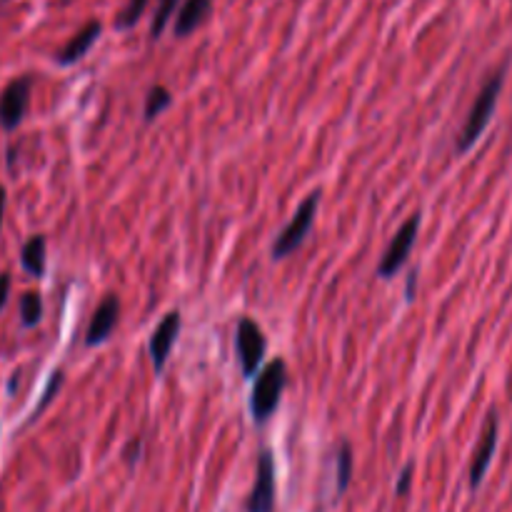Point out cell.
<instances>
[{
  "mask_svg": "<svg viewBox=\"0 0 512 512\" xmlns=\"http://www.w3.org/2000/svg\"><path fill=\"white\" fill-rule=\"evenodd\" d=\"M503 85H505V68H500L498 73L490 75L488 83L480 88L478 98H475L473 108H470L468 113V120H465L463 130L458 133V143H455L458 153H468V150L478 143L480 135L485 133V128H488L490 120H493L495 108H498V98L500 93H503Z\"/></svg>",
  "mask_w": 512,
  "mask_h": 512,
  "instance_id": "obj_1",
  "label": "cell"
},
{
  "mask_svg": "<svg viewBox=\"0 0 512 512\" xmlns=\"http://www.w3.org/2000/svg\"><path fill=\"white\" fill-rule=\"evenodd\" d=\"M285 385H288V368L283 360H273L260 370L253 385V395H250V413H253L255 423H265L275 413Z\"/></svg>",
  "mask_w": 512,
  "mask_h": 512,
  "instance_id": "obj_2",
  "label": "cell"
},
{
  "mask_svg": "<svg viewBox=\"0 0 512 512\" xmlns=\"http://www.w3.org/2000/svg\"><path fill=\"white\" fill-rule=\"evenodd\" d=\"M318 208H320V190H315V193H310L308 198L298 205L293 220H290V223L280 230L278 238H275L273 243L275 260L288 258V255H293L295 250L305 243V238H308L310 228H313L315 223V215H318Z\"/></svg>",
  "mask_w": 512,
  "mask_h": 512,
  "instance_id": "obj_3",
  "label": "cell"
},
{
  "mask_svg": "<svg viewBox=\"0 0 512 512\" xmlns=\"http://www.w3.org/2000/svg\"><path fill=\"white\" fill-rule=\"evenodd\" d=\"M235 345H238L240 368H243L245 378L258 375L260 365L265 360V350H268V343H265V335L260 330V325L250 318L240 320L238 330H235Z\"/></svg>",
  "mask_w": 512,
  "mask_h": 512,
  "instance_id": "obj_4",
  "label": "cell"
},
{
  "mask_svg": "<svg viewBox=\"0 0 512 512\" xmlns=\"http://www.w3.org/2000/svg\"><path fill=\"white\" fill-rule=\"evenodd\" d=\"M418 230H420V213H415V215H410L403 225H400V230L395 233V238L390 240L388 250H385L383 260H380V265H378L380 278L390 280L393 275H398V270L403 268L405 260H408V255H410V250H413L415 240H418Z\"/></svg>",
  "mask_w": 512,
  "mask_h": 512,
  "instance_id": "obj_5",
  "label": "cell"
},
{
  "mask_svg": "<svg viewBox=\"0 0 512 512\" xmlns=\"http://www.w3.org/2000/svg\"><path fill=\"white\" fill-rule=\"evenodd\" d=\"M30 88H33V80L23 75L5 85V90L0 93V125L5 130H15L23 123L25 113H28Z\"/></svg>",
  "mask_w": 512,
  "mask_h": 512,
  "instance_id": "obj_6",
  "label": "cell"
},
{
  "mask_svg": "<svg viewBox=\"0 0 512 512\" xmlns=\"http://www.w3.org/2000/svg\"><path fill=\"white\" fill-rule=\"evenodd\" d=\"M275 510V460L270 450L258 455V475H255L253 493L248 498V512Z\"/></svg>",
  "mask_w": 512,
  "mask_h": 512,
  "instance_id": "obj_7",
  "label": "cell"
},
{
  "mask_svg": "<svg viewBox=\"0 0 512 512\" xmlns=\"http://www.w3.org/2000/svg\"><path fill=\"white\" fill-rule=\"evenodd\" d=\"M498 433H500V420H498V413L493 410V413L488 415L483 438H480L478 450H475L473 455V465H470V488L473 490H478L480 483L485 480V475H488L490 463H493V455L495 450H498Z\"/></svg>",
  "mask_w": 512,
  "mask_h": 512,
  "instance_id": "obj_8",
  "label": "cell"
},
{
  "mask_svg": "<svg viewBox=\"0 0 512 512\" xmlns=\"http://www.w3.org/2000/svg\"><path fill=\"white\" fill-rule=\"evenodd\" d=\"M180 325H183V318H180L178 310H173V313H168L160 320L158 328L150 335V358H153L155 373H160L165 368V363H168L175 340L180 335Z\"/></svg>",
  "mask_w": 512,
  "mask_h": 512,
  "instance_id": "obj_9",
  "label": "cell"
},
{
  "mask_svg": "<svg viewBox=\"0 0 512 512\" xmlns=\"http://www.w3.org/2000/svg\"><path fill=\"white\" fill-rule=\"evenodd\" d=\"M120 318V300L118 295H108L103 298V303L98 305V310L93 313V320L88 325V333H85V345H100L113 335L115 325H118Z\"/></svg>",
  "mask_w": 512,
  "mask_h": 512,
  "instance_id": "obj_10",
  "label": "cell"
},
{
  "mask_svg": "<svg viewBox=\"0 0 512 512\" xmlns=\"http://www.w3.org/2000/svg\"><path fill=\"white\" fill-rule=\"evenodd\" d=\"M100 33H103V25H100L98 20H93V23H88L85 28H80L78 33L68 40V45H65V48L55 55V60H58L60 65L78 63V60L83 58V55H88V50L98 43Z\"/></svg>",
  "mask_w": 512,
  "mask_h": 512,
  "instance_id": "obj_11",
  "label": "cell"
},
{
  "mask_svg": "<svg viewBox=\"0 0 512 512\" xmlns=\"http://www.w3.org/2000/svg\"><path fill=\"white\" fill-rule=\"evenodd\" d=\"M210 8H213V0H185L183 8L178 10V20H175V35L188 38L193 30H198V25H203V20L210 15Z\"/></svg>",
  "mask_w": 512,
  "mask_h": 512,
  "instance_id": "obj_12",
  "label": "cell"
},
{
  "mask_svg": "<svg viewBox=\"0 0 512 512\" xmlns=\"http://www.w3.org/2000/svg\"><path fill=\"white\" fill-rule=\"evenodd\" d=\"M20 265H23L25 273H30L33 278H43L45 273V238L43 235H33L28 243L20 250Z\"/></svg>",
  "mask_w": 512,
  "mask_h": 512,
  "instance_id": "obj_13",
  "label": "cell"
},
{
  "mask_svg": "<svg viewBox=\"0 0 512 512\" xmlns=\"http://www.w3.org/2000/svg\"><path fill=\"white\" fill-rule=\"evenodd\" d=\"M20 320H23L25 328H35L43 320V298L35 290H28L20 298Z\"/></svg>",
  "mask_w": 512,
  "mask_h": 512,
  "instance_id": "obj_14",
  "label": "cell"
},
{
  "mask_svg": "<svg viewBox=\"0 0 512 512\" xmlns=\"http://www.w3.org/2000/svg\"><path fill=\"white\" fill-rule=\"evenodd\" d=\"M170 105H173V95H170V90L163 88V85H155V88H150L148 98H145V120L153 123V120L158 118L165 108H170Z\"/></svg>",
  "mask_w": 512,
  "mask_h": 512,
  "instance_id": "obj_15",
  "label": "cell"
},
{
  "mask_svg": "<svg viewBox=\"0 0 512 512\" xmlns=\"http://www.w3.org/2000/svg\"><path fill=\"white\" fill-rule=\"evenodd\" d=\"M145 8H148V0H128V5L115 15V28L130 30L133 25H138V20L143 18Z\"/></svg>",
  "mask_w": 512,
  "mask_h": 512,
  "instance_id": "obj_16",
  "label": "cell"
},
{
  "mask_svg": "<svg viewBox=\"0 0 512 512\" xmlns=\"http://www.w3.org/2000/svg\"><path fill=\"white\" fill-rule=\"evenodd\" d=\"M178 3L180 0H160L158 10H155V15H153V25H150V35H153V38L163 35L165 25H168L170 18L178 13Z\"/></svg>",
  "mask_w": 512,
  "mask_h": 512,
  "instance_id": "obj_17",
  "label": "cell"
},
{
  "mask_svg": "<svg viewBox=\"0 0 512 512\" xmlns=\"http://www.w3.org/2000/svg\"><path fill=\"white\" fill-rule=\"evenodd\" d=\"M350 475H353V450L345 443L338 450V495L345 493V488L350 483Z\"/></svg>",
  "mask_w": 512,
  "mask_h": 512,
  "instance_id": "obj_18",
  "label": "cell"
},
{
  "mask_svg": "<svg viewBox=\"0 0 512 512\" xmlns=\"http://www.w3.org/2000/svg\"><path fill=\"white\" fill-rule=\"evenodd\" d=\"M60 385H63V373H60V370H55V373L50 375V383H48V388L43 390V398H40V403H38V408H35L33 418H38V415L43 413L45 408H48V405H50V400H53V398H55V393H58V390H60Z\"/></svg>",
  "mask_w": 512,
  "mask_h": 512,
  "instance_id": "obj_19",
  "label": "cell"
},
{
  "mask_svg": "<svg viewBox=\"0 0 512 512\" xmlns=\"http://www.w3.org/2000/svg\"><path fill=\"white\" fill-rule=\"evenodd\" d=\"M410 480H413V465H405L403 473H400V478H398V485H395V493L408 495Z\"/></svg>",
  "mask_w": 512,
  "mask_h": 512,
  "instance_id": "obj_20",
  "label": "cell"
},
{
  "mask_svg": "<svg viewBox=\"0 0 512 512\" xmlns=\"http://www.w3.org/2000/svg\"><path fill=\"white\" fill-rule=\"evenodd\" d=\"M10 273H0V310L8 305V298H10Z\"/></svg>",
  "mask_w": 512,
  "mask_h": 512,
  "instance_id": "obj_21",
  "label": "cell"
},
{
  "mask_svg": "<svg viewBox=\"0 0 512 512\" xmlns=\"http://www.w3.org/2000/svg\"><path fill=\"white\" fill-rule=\"evenodd\" d=\"M135 453H140V440H133V443H130V448H128V463L130 465L135 463V458H140V455H135Z\"/></svg>",
  "mask_w": 512,
  "mask_h": 512,
  "instance_id": "obj_22",
  "label": "cell"
},
{
  "mask_svg": "<svg viewBox=\"0 0 512 512\" xmlns=\"http://www.w3.org/2000/svg\"><path fill=\"white\" fill-rule=\"evenodd\" d=\"M415 283H418V273H410L408 288H405V295H408V300H413V295H415Z\"/></svg>",
  "mask_w": 512,
  "mask_h": 512,
  "instance_id": "obj_23",
  "label": "cell"
},
{
  "mask_svg": "<svg viewBox=\"0 0 512 512\" xmlns=\"http://www.w3.org/2000/svg\"><path fill=\"white\" fill-rule=\"evenodd\" d=\"M5 200H8V195H5V188H0V230H3V215H5Z\"/></svg>",
  "mask_w": 512,
  "mask_h": 512,
  "instance_id": "obj_24",
  "label": "cell"
}]
</instances>
